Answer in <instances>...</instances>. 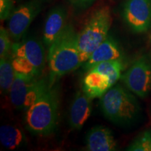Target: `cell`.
I'll use <instances>...</instances> for the list:
<instances>
[{
    "mask_svg": "<svg viewBox=\"0 0 151 151\" xmlns=\"http://www.w3.org/2000/svg\"><path fill=\"white\" fill-rule=\"evenodd\" d=\"M123 60V53L116 39L109 35L90 55L88 60L83 64L84 70L88 69L98 63L111 60Z\"/></svg>",
    "mask_w": 151,
    "mask_h": 151,
    "instance_id": "11",
    "label": "cell"
},
{
    "mask_svg": "<svg viewBox=\"0 0 151 151\" xmlns=\"http://www.w3.org/2000/svg\"><path fill=\"white\" fill-rule=\"evenodd\" d=\"M130 151H151V130L140 134L127 147Z\"/></svg>",
    "mask_w": 151,
    "mask_h": 151,
    "instance_id": "17",
    "label": "cell"
},
{
    "mask_svg": "<svg viewBox=\"0 0 151 151\" xmlns=\"http://www.w3.org/2000/svg\"><path fill=\"white\" fill-rule=\"evenodd\" d=\"M47 58L51 86L57 83L62 76L83 65L78 46V33L71 24H67L63 32L49 47Z\"/></svg>",
    "mask_w": 151,
    "mask_h": 151,
    "instance_id": "1",
    "label": "cell"
},
{
    "mask_svg": "<svg viewBox=\"0 0 151 151\" xmlns=\"http://www.w3.org/2000/svg\"><path fill=\"white\" fill-rule=\"evenodd\" d=\"M122 82L130 92L141 98L151 92V62L146 56L136 60L121 76Z\"/></svg>",
    "mask_w": 151,
    "mask_h": 151,
    "instance_id": "7",
    "label": "cell"
},
{
    "mask_svg": "<svg viewBox=\"0 0 151 151\" xmlns=\"http://www.w3.org/2000/svg\"><path fill=\"white\" fill-rule=\"evenodd\" d=\"M67 12L65 7L58 5L48 13L43 29V43L49 48L67 25Z\"/></svg>",
    "mask_w": 151,
    "mask_h": 151,
    "instance_id": "10",
    "label": "cell"
},
{
    "mask_svg": "<svg viewBox=\"0 0 151 151\" xmlns=\"http://www.w3.org/2000/svg\"><path fill=\"white\" fill-rule=\"evenodd\" d=\"M0 141L4 148L9 150L20 148L27 143L24 132L14 124H4L0 127Z\"/></svg>",
    "mask_w": 151,
    "mask_h": 151,
    "instance_id": "15",
    "label": "cell"
},
{
    "mask_svg": "<svg viewBox=\"0 0 151 151\" xmlns=\"http://www.w3.org/2000/svg\"><path fill=\"white\" fill-rule=\"evenodd\" d=\"M12 38L9 30L1 26L0 27V58H6L10 57L12 49Z\"/></svg>",
    "mask_w": 151,
    "mask_h": 151,
    "instance_id": "18",
    "label": "cell"
},
{
    "mask_svg": "<svg viewBox=\"0 0 151 151\" xmlns=\"http://www.w3.org/2000/svg\"><path fill=\"white\" fill-rule=\"evenodd\" d=\"M92 99L82 90L75 94L69 108V125L73 129H81L88 121L92 112Z\"/></svg>",
    "mask_w": 151,
    "mask_h": 151,
    "instance_id": "13",
    "label": "cell"
},
{
    "mask_svg": "<svg viewBox=\"0 0 151 151\" xmlns=\"http://www.w3.org/2000/svg\"><path fill=\"white\" fill-rule=\"evenodd\" d=\"M111 24L112 16L109 6L99 8L90 16L78 33V46L83 65L109 35Z\"/></svg>",
    "mask_w": 151,
    "mask_h": 151,
    "instance_id": "5",
    "label": "cell"
},
{
    "mask_svg": "<svg viewBox=\"0 0 151 151\" xmlns=\"http://www.w3.org/2000/svg\"><path fill=\"white\" fill-rule=\"evenodd\" d=\"M60 93L58 83L24 111L26 129L35 135L47 137L53 134L60 118Z\"/></svg>",
    "mask_w": 151,
    "mask_h": 151,
    "instance_id": "2",
    "label": "cell"
},
{
    "mask_svg": "<svg viewBox=\"0 0 151 151\" xmlns=\"http://www.w3.org/2000/svg\"><path fill=\"white\" fill-rule=\"evenodd\" d=\"M44 46L33 38L13 43L10 58L16 72L41 76L46 66Z\"/></svg>",
    "mask_w": 151,
    "mask_h": 151,
    "instance_id": "4",
    "label": "cell"
},
{
    "mask_svg": "<svg viewBox=\"0 0 151 151\" xmlns=\"http://www.w3.org/2000/svg\"><path fill=\"white\" fill-rule=\"evenodd\" d=\"M118 143L112 131L104 126L97 125L88 131L86 137V150L88 151H114Z\"/></svg>",
    "mask_w": 151,
    "mask_h": 151,
    "instance_id": "12",
    "label": "cell"
},
{
    "mask_svg": "<svg viewBox=\"0 0 151 151\" xmlns=\"http://www.w3.org/2000/svg\"><path fill=\"white\" fill-rule=\"evenodd\" d=\"M47 0H28L18 6L9 18L8 30L15 42L23 37L33 20L40 14Z\"/></svg>",
    "mask_w": 151,
    "mask_h": 151,
    "instance_id": "6",
    "label": "cell"
},
{
    "mask_svg": "<svg viewBox=\"0 0 151 151\" xmlns=\"http://www.w3.org/2000/svg\"><path fill=\"white\" fill-rule=\"evenodd\" d=\"M0 88L3 94H9L14 83L16 71L13 67L10 57L0 58Z\"/></svg>",
    "mask_w": 151,
    "mask_h": 151,
    "instance_id": "16",
    "label": "cell"
},
{
    "mask_svg": "<svg viewBox=\"0 0 151 151\" xmlns=\"http://www.w3.org/2000/svg\"><path fill=\"white\" fill-rule=\"evenodd\" d=\"M116 82L98 65L86 71L81 90L92 99L101 98Z\"/></svg>",
    "mask_w": 151,
    "mask_h": 151,
    "instance_id": "9",
    "label": "cell"
},
{
    "mask_svg": "<svg viewBox=\"0 0 151 151\" xmlns=\"http://www.w3.org/2000/svg\"><path fill=\"white\" fill-rule=\"evenodd\" d=\"M122 17L132 32H146L151 27V0H127Z\"/></svg>",
    "mask_w": 151,
    "mask_h": 151,
    "instance_id": "8",
    "label": "cell"
},
{
    "mask_svg": "<svg viewBox=\"0 0 151 151\" xmlns=\"http://www.w3.org/2000/svg\"><path fill=\"white\" fill-rule=\"evenodd\" d=\"M100 107L106 118L119 125L132 124L141 112L134 96L120 85H114L100 98Z\"/></svg>",
    "mask_w": 151,
    "mask_h": 151,
    "instance_id": "3",
    "label": "cell"
},
{
    "mask_svg": "<svg viewBox=\"0 0 151 151\" xmlns=\"http://www.w3.org/2000/svg\"><path fill=\"white\" fill-rule=\"evenodd\" d=\"M14 10V0H0V19L1 21L9 19Z\"/></svg>",
    "mask_w": 151,
    "mask_h": 151,
    "instance_id": "19",
    "label": "cell"
},
{
    "mask_svg": "<svg viewBox=\"0 0 151 151\" xmlns=\"http://www.w3.org/2000/svg\"><path fill=\"white\" fill-rule=\"evenodd\" d=\"M39 77L40 76H33L16 72L14 83L9 91L11 102L14 108L23 111L26 97Z\"/></svg>",
    "mask_w": 151,
    "mask_h": 151,
    "instance_id": "14",
    "label": "cell"
},
{
    "mask_svg": "<svg viewBox=\"0 0 151 151\" xmlns=\"http://www.w3.org/2000/svg\"><path fill=\"white\" fill-rule=\"evenodd\" d=\"M73 4L80 8H86L89 6L95 0H70Z\"/></svg>",
    "mask_w": 151,
    "mask_h": 151,
    "instance_id": "20",
    "label": "cell"
}]
</instances>
